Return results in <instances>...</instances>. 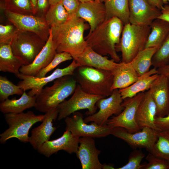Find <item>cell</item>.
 <instances>
[{"label": "cell", "instance_id": "obj_1", "mask_svg": "<svg viewBox=\"0 0 169 169\" xmlns=\"http://www.w3.org/2000/svg\"><path fill=\"white\" fill-rule=\"evenodd\" d=\"M85 21L74 15L62 24L50 27L57 53L67 52L75 59L84 51L87 46L84 34L90 28Z\"/></svg>", "mask_w": 169, "mask_h": 169}, {"label": "cell", "instance_id": "obj_2", "mask_svg": "<svg viewBox=\"0 0 169 169\" xmlns=\"http://www.w3.org/2000/svg\"><path fill=\"white\" fill-rule=\"evenodd\" d=\"M124 25L119 18L106 20L84 38L87 45L102 55H108L115 62L120 61L116 45L120 41Z\"/></svg>", "mask_w": 169, "mask_h": 169}, {"label": "cell", "instance_id": "obj_3", "mask_svg": "<svg viewBox=\"0 0 169 169\" xmlns=\"http://www.w3.org/2000/svg\"><path fill=\"white\" fill-rule=\"evenodd\" d=\"M77 84L85 92L104 98L112 93L113 75L110 71L79 66L73 75Z\"/></svg>", "mask_w": 169, "mask_h": 169}, {"label": "cell", "instance_id": "obj_4", "mask_svg": "<svg viewBox=\"0 0 169 169\" xmlns=\"http://www.w3.org/2000/svg\"><path fill=\"white\" fill-rule=\"evenodd\" d=\"M77 84L73 75L56 79L52 86L43 88L36 96L34 107L37 110L45 113L57 107L74 93Z\"/></svg>", "mask_w": 169, "mask_h": 169}, {"label": "cell", "instance_id": "obj_5", "mask_svg": "<svg viewBox=\"0 0 169 169\" xmlns=\"http://www.w3.org/2000/svg\"><path fill=\"white\" fill-rule=\"evenodd\" d=\"M151 31L149 26L128 23L124 25L119 43L116 45L117 52L121 54V62H130L138 53L145 48Z\"/></svg>", "mask_w": 169, "mask_h": 169}, {"label": "cell", "instance_id": "obj_6", "mask_svg": "<svg viewBox=\"0 0 169 169\" xmlns=\"http://www.w3.org/2000/svg\"><path fill=\"white\" fill-rule=\"evenodd\" d=\"M4 117L8 127L0 134L1 144L13 138L23 142H29L30 129L35 124L42 122L44 115H36L33 112L29 111L19 113H7L4 114Z\"/></svg>", "mask_w": 169, "mask_h": 169}, {"label": "cell", "instance_id": "obj_7", "mask_svg": "<svg viewBox=\"0 0 169 169\" xmlns=\"http://www.w3.org/2000/svg\"><path fill=\"white\" fill-rule=\"evenodd\" d=\"M46 42L37 34L19 31L10 44L14 54L20 58L24 65L32 63L44 46Z\"/></svg>", "mask_w": 169, "mask_h": 169}, {"label": "cell", "instance_id": "obj_8", "mask_svg": "<svg viewBox=\"0 0 169 169\" xmlns=\"http://www.w3.org/2000/svg\"><path fill=\"white\" fill-rule=\"evenodd\" d=\"M102 96L92 95L84 92L80 86L77 84L75 90L70 98L64 101L57 107L59 110L58 120H60L69 116L78 110L87 109L86 113L88 115L95 113L97 107L96 104Z\"/></svg>", "mask_w": 169, "mask_h": 169}, {"label": "cell", "instance_id": "obj_9", "mask_svg": "<svg viewBox=\"0 0 169 169\" xmlns=\"http://www.w3.org/2000/svg\"><path fill=\"white\" fill-rule=\"evenodd\" d=\"M64 119L65 130L70 131L79 138L104 137L111 134L113 128L107 125H99L94 122L87 124L84 122L82 114L77 111L73 113L71 117L68 116Z\"/></svg>", "mask_w": 169, "mask_h": 169}, {"label": "cell", "instance_id": "obj_10", "mask_svg": "<svg viewBox=\"0 0 169 169\" xmlns=\"http://www.w3.org/2000/svg\"><path fill=\"white\" fill-rule=\"evenodd\" d=\"M79 66L76 61L73 59L67 66L62 69L58 68L47 76L38 78L20 73L16 75L17 77L21 80L18 82V85L24 91L30 90L28 93V95L31 96H36L48 83L63 76L73 75L75 70Z\"/></svg>", "mask_w": 169, "mask_h": 169}, {"label": "cell", "instance_id": "obj_11", "mask_svg": "<svg viewBox=\"0 0 169 169\" xmlns=\"http://www.w3.org/2000/svg\"><path fill=\"white\" fill-rule=\"evenodd\" d=\"M5 14L19 31L34 33L46 42L50 34V27L44 18L33 15L24 14L5 10Z\"/></svg>", "mask_w": 169, "mask_h": 169}, {"label": "cell", "instance_id": "obj_12", "mask_svg": "<svg viewBox=\"0 0 169 169\" xmlns=\"http://www.w3.org/2000/svg\"><path fill=\"white\" fill-rule=\"evenodd\" d=\"M144 92H141L132 98L124 100L122 103L124 110L118 115L109 119L107 125L113 128L122 127L131 133L140 131L141 129L136 122V115Z\"/></svg>", "mask_w": 169, "mask_h": 169}, {"label": "cell", "instance_id": "obj_13", "mask_svg": "<svg viewBox=\"0 0 169 169\" xmlns=\"http://www.w3.org/2000/svg\"><path fill=\"white\" fill-rule=\"evenodd\" d=\"M158 131L148 127L139 131L131 133L124 128H113L111 135L126 142L135 149L145 148L151 153L158 137Z\"/></svg>", "mask_w": 169, "mask_h": 169}, {"label": "cell", "instance_id": "obj_14", "mask_svg": "<svg viewBox=\"0 0 169 169\" xmlns=\"http://www.w3.org/2000/svg\"><path fill=\"white\" fill-rule=\"evenodd\" d=\"M123 101L119 89L114 90L108 97L101 98L97 101L96 105L99 108V111L86 117L84 122H94L100 125H107L109 117L113 115H118L124 110Z\"/></svg>", "mask_w": 169, "mask_h": 169}, {"label": "cell", "instance_id": "obj_15", "mask_svg": "<svg viewBox=\"0 0 169 169\" xmlns=\"http://www.w3.org/2000/svg\"><path fill=\"white\" fill-rule=\"evenodd\" d=\"M130 23L150 26L158 18L161 10L151 5L147 0H129Z\"/></svg>", "mask_w": 169, "mask_h": 169}, {"label": "cell", "instance_id": "obj_16", "mask_svg": "<svg viewBox=\"0 0 169 169\" xmlns=\"http://www.w3.org/2000/svg\"><path fill=\"white\" fill-rule=\"evenodd\" d=\"M79 139L70 131L65 130L61 137L55 140L46 141L37 151L47 157L60 150L69 154H76L79 147Z\"/></svg>", "mask_w": 169, "mask_h": 169}, {"label": "cell", "instance_id": "obj_17", "mask_svg": "<svg viewBox=\"0 0 169 169\" xmlns=\"http://www.w3.org/2000/svg\"><path fill=\"white\" fill-rule=\"evenodd\" d=\"M59 110L54 107L45 113L41 123L31 131L29 143L35 150H37L45 142L49 140L56 129L53 126V122L57 118Z\"/></svg>", "mask_w": 169, "mask_h": 169}, {"label": "cell", "instance_id": "obj_18", "mask_svg": "<svg viewBox=\"0 0 169 169\" xmlns=\"http://www.w3.org/2000/svg\"><path fill=\"white\" fill-rule=\"evenodd\" d=\"M94 138L89 137H80L79 145L76 154L79 160L82 169H103L104 164L98 158L101 151L97 149Z\"/></svg>", "mask_w": 169, "mask_h": 169}, {"label": "cell", "instance_id": "obj_19", "mask_svg": "<svg viewBox=\"0 0 169 169\" xmlns=\"http://www.w3.org/2000/svg\"><path fill=\"white\" fill-rule=\"evenodd\" d=\"M75 16L88 23L90 33L106 19L104 3L99 0L80 3Z\"/></svg>", "mask_w": 169, "mask_h": 169}, {"label": "cell", "instance_id": "obj_20", "mask_svg": "<svg viewBox=\"0 0 169 169\" xmlns=\"http://www.w3.org/2000/svg\"><path fill=\"white\" fill-rule=\"evenodd\" d=\"M56 49V45L53 39L50 30L49 37L42 50L32 63L21 67L19 70L20 73L36 76L40 70L48 66L53 59L57 53Z\"/></svg>", "mask_w": 169, "mask_h": 169}, {"label": "cell", "instance_id": "obj_21", "mask_svg": "<svg viewBox=\"0 0 169 169\" xmlns=\"http://www.w3.org/2000/svg\"><path fill=\"white\" fill-rule=\"evenodd\" d=\"M150 90L156 108V117H164L169 114V85L167 79L159 74Z\"/></svg>", "mask_w": 169, "mask_h": 169}, {"label": "cell", "instance_id": "obj_22", "mask_svg": "<svg viewBox=\"0 0 169 169\" xmlns=\"http://www.w3.org/2000/svg\"><path fill=\"white\" fill-rule=\"evenodd\" d=\"M156 113V106L149 90L145 92L136 113V121L140 128L148 127L159 131L155 123Z\"/></svg>", "mask_w": 169, "mask_h": 169}, {"label": "cell", "instance_id": "obj_23", "mask_svg": "<svg viewBox=\"0 0 169 169\" xmlns=\"http://www.w3.org/2000/svg\"><path fill=\"white\" fill-rule=\"evenodd\" d=\"M79 66H86L112 71L118 63L113 59H109L87 46L84 51L74 59Z\"/></svg>", "mask_w": 169, "mask_h": 169}, {"label": "cell", "instance_id": "obj_24", "mask_svg": "<svg viewBox=\"0 0 169 169\" xmlns=\"http://www.w3.org/2000/svg\"><path fill=\"white\" fill-rule=\"evenodd\" d=\"M113 75L112 90L125 88L132 84L139 76L130 62H120L111 71Z\"/></svg>", "mask_w": 169, "mask_h": 169}, {"label": "cell", "instance_id": "obj_25", "mask_svg": "<svg viewBox=\"0 0 169 169\" xmlns=\"http://www.w3.org/2000/svg\"><path fill=\"white\" fill-rule=\"evenodd\" d=\"M157 69L153 68L149 71L139 76L137 80L128 87L119 90L124 100L132 98L142 92L150 90L154 81L158 77Z\"/></svg>", "mask_w": 169, "mask_h": 169}, {"label": "cell", "instance_id": "obj_26", "mask_svg": "<svg viewBox=\"0 0 169 169\" xmlns=\"http://www.w3.org/2000/svg\"><path fill=\"white\" fill-rule=\"evenodd\" d=\"M24 65L23 61L15 55L10 44H0V71L16 75L20 73L19 70Z\"/></svg>", "mask_w": 169, "mask_h": 169}, {"label": "cell", "instance_id": "obj_27", "mask_svg": "<svg viewBox=\"0 0 169 169\" xmlns=\"http://www.w3.org/2000/svg\"><path fill=\"white\" fill-rule=\"evenodd\" d=\"M36 101V96H31L24 91L18 99L8 98L1 102L0 111L4 114L22 113L26 109L34 107Z\"/></svg>", "mask_w": 169, "mask_h": 169}, {"label": "cell", "instance_id": "obj_28", "mask_svg": "<svg viewBox=\"0 0 169 169\" xmlns=\"http://www.w3.org/2000/svg\"><path fill=\"white\" fill-rule=\"evenodd\" d=\"M151 31L145 48L160 47L169 34V22L157 18L150 26Z\"/></svg>", "mask_w": 169, "mask_h": 169}, {"label": "cell", "instance_id": "obj_29", "mask_svg": "<svg viewBox=\"0 0 169 169\" xmlns=\"http://www.w3.org/2000/svg\"><path fill=\"white\" fill-rule=\"evenodd\" d=\"M106 19L119 18L124 25L130 23L129 0H105Z\"/></svg>", "mask_w": 169, "mask_h": 169}, {"label": "cell", "instance_id": "obj_30", "mask_svg": "<svg viewBox=\"0 0 169 169\" xmlns=\"http://www.w3.org/2000/svg\"><path fill=\"white\" fill-rule=\"evenodd\" d=\"M160 47L146 48L139 52L130 62L139 76L148 72L152 58Z\"/></svg>", "mask_w": 169, "mask_h": 169}, {"label": "cell", "instance_id": "obj_31", "mask_svg": "<svg viewBox=\"0 0 169 169\" xmlns=\"http://www.w3.org/2000/svg\"><path fill=\"white\" fill-rule=\"evenodd\" d=\"M69 14L61 1L50 5L45 14V20L50 27L59 25L65 23L69 18Z\"/></svg>", "mask_w": 169, "mask_h": 169}, {"label": "cell", "instance_id": "obj_32", "mask_svg": "<svg viewBox=\"0 0 169 169\" xmlns=\"http://www.w3.org/2000/svg\"><path fill=\"white\" fill-rule=\"evenodd\" d=\"M151 153L169 161V130L158 131L157 139Z\"/></svg>", "mask_w": 169, "mask_h": 169}, {"label": "cell", "instance_id": "obj_33", "mask_svg": "<svg viewBox=\"0 0 169 169\" xmlns=\"http://www.w3.org/2000/svg\"><path fill=\"white\" fill-rule=\"evenodd\" d=\"M5 10L24 14H35L30 0H4Z\"/></svg>", "mask_w": 169, "mask_h": 169}, {"label": "cell", "instance_id": "obj_34", "mask_svg": "<svg viewBox=\"0 0 169 169\" xmlns=\"http://www.w3.org/2000/svg\"><path fill=\"white\" fill-rule=\"evenodd\" d=\"M24 91L19 85H15L6 77L0 76V100L1 102L10 95H22Z\"/></svg>", "mask_w": 169, "mask_h": 169}, {"label": "cell", "instance_id": "obj_35", "mask_svg": "<svg viewBox=\"0 0 169 169\" xmlns=\"http://www.w3.org/2000/svg\"><path fill=\"white\" fill-rule=\"evenodd\" d=\"M169 63V34L154 54L152 66L157 69Z\"/></svg>", "mask_w": 169, "mask_h": 169}, {"label": "cell", "instance_id": "obj_36", "mask_svg": "<svg viewBox=\"0 0 169 169\" xmlns=\"http://www.w3.org/2000/svg\"><path fill=\"white\" fill-rule=\"evenodd\" d=\"M72 59L73 58L71 55L67 52L57 53L49 64L40 70L35 76L38 78L44 77L49 72L53 69L60 63Z\"/></svg>", "mask_w": 169, "mask_h": 169}, {"label": "cell", "instance_id": "obj_37", "mask_svg": "<svg viewBox=\"0 0 169 169\" xmlns=\"http://www.w3.org/2000/svg\"><path fill=\"white\" fill-rule=\"evenodd\" d=\"M147 163L142 165L141 169H169V161L149 153L146 157Z\"/></svg>", "mask_w": 169, "mask_h": 169}, {"label": "cell", "instance_id": "obj_38", "mask_svg": "<svg viewBox=\"0 0 169 169\" xmlns=\"http://www.w3.org/2000/svg\"><path fill=\"white\" fill-rule=\"evenodd\" d=\"M145 154L141 150H135L130 154L127 163L118 169H141V164Z\"/></svg>", "mask_w": 169, "mask_h": 169}, {"label": "cell", "instance_id": "obj_39", "mask_svg": "<svg viewBox=\"0 0 169 169\" xmlns=\"http://www.w3.org/2000/svg\"><path fill=\"white\" fill-rule=\"evenodd\" d=\"M19 31L17 28L12 25H0V44H10L15 35Z\"/></svg>", "mask_w": 169, "mask_h": 169}, {"label": "cell", "instance_id": "obj_40", "mask_svg": "<svg viewBox=\"0 0 169 169\" xmlns=\"http://www.w3.org/2000/svg\"><path fill=\"white\" fill-rule=\"evenodd\" d=\"M69 17L75 15L80 3L79 0H61Z\"/></svg>", "mask_w": 169, "mask_h": 169}, {"label": "cell", "instance_id": "obj_41", "mask_svg": "<svg viewBox=\"0 0 169 169\" xmlns=\"http://www.w3.org/2000/svg\"><path fill=\"white\" fill-rule=\"evenodd\" d=\"M155 123L159 131L169 130V114L164 117H156Z\"/></svg>", "mask_w": 169, "mask_h": 169}, {"label": "cell", "instance_id": "obj_42", "mask_svg": "<svg viewBox=\"0 0 169 169\" xmlns=\"http://www.w3.org/2000/svg\"><path fill=\"white\" fill-rule=\"evenodd\" d=\"M49 0H37V13L44 14L46 13L48 10Z\"/></svg>", "mask_w": 169, "mask_h": 169}, {"label": "cell", "instance_id": "obj_43", "mask_svg": "<svg viewBox=\"0 0 169 169\" xmlns=\"http://www.w3.org/2000/svg\"><path fill=\"white\" fill-rule=\"evenodd\" d=\"M161 10V14L158 18L169 22V5L166 4L164 5L163 8Z\"/></svg>", "mask_w": 169, "mask_h": 169}, {"label": "cell", "instance_id": "obj_44", "mask_svg": "<svg viewBox=\"0 0 169 169\" xmlns=\"http://www.w3.org/2000/svg\"><path fill=\"white\" fill-rule=\"evenodd\" d=\"M158 74L164 76L167 79L169 85V63L157 69Z\"/></svg>", "mask_w": 169, "mask_h": 169}, {"label": "cell", "instance_id": "obj_45", "mask_svg": "<svg viewBox=\"0 0 169 169\" xmlns=\"http://www.w3.org/2000/svg\"><path fill=\"white\" fill-rule=\"evenodd\" d=\"M152 5L157 7L161 10L164 5L162 0H147Z\"/></svg>", "mask_w": 169, "mask_h": 169}, {"label": "cell", "instance_id": "obj_46", "mask_svg": "<svg viewBox=\"0 0 169 169\" xmlns=\"http://www.w3.org/2000/svg\"><path fill=\"white\" fill-rule=\"evenodd\" d=\"M35 13H37V0H30Z\"/></svg>", "mask_w": 169, "mask_h": 169}, {"label": "cell", "instance_id": "obj_47", "mask_svg": "<svg viewBox=\"0 0 169 169\" xmlns=\"http://www.w3.org/2000/svg\"><path fill=\"white\" fill-rule=\"evenodd\" d=\"M61 0H49L50 5H54L61 1Z\"/></svg>", "mask_w": 169, "mask_h": 169}, {"label": "cell", "instance_id": "obj_48", "mask_svg": "<svg viewBox=\"0 0 169 169\" xmlns=\"http://www.w3.org/2000/svg\"><path fill=\"white\" fill-rule=\"evenodd\" d=\"M81 3H84L85 2L91 1H93L95 0H79Z\"/></svg>", "mask_w": 169, "mask_h": 169}, {"label": "cell", "instance_id": "obj_49", "mask_svg": "<svg viewBox=\"0 0 169 169\" xmlns=\"http://www.w3.org/2000/svg\"><path fill=\"white\" fill-rule=\"evenodd\" d=\"M164 4H166L168 2H169V0H162Z\"/></svg>", "mask_w": 169, "mask_h": 169}, {"label": "cell", "instance_id": "obj_50", "mask_svg": "<svg viewBox=\"0 0 169 169\" xmlns=\"http://www.w3.org/2000/svg\"><path fill=\"white\" fill-rule=\"evenodd\" d=\"M99 0L100 1V2H102V3H103V2H104L105 1V0Z\"/></svg>", "mask_w": 169, "mask_h": 169}]
</instances>
